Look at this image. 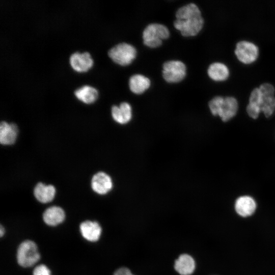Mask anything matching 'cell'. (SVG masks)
I'll list each match as a JSON object with an SVG mask.
<instances>
[{
  "mask_svg": "<svg viewBox=\"0 0 275 275\" xmlns=\"http://www.w3.org/2000/svg\"><path fill=\"white\" fill-rule=\"evenodd\" d=\"M173 25L184 37L198 35L202 30L204 19L199 7L190 3L179 8L176 12Z\"/></svg>",
  "mask_w": 275,
  "mask_h": 275,
  "instance_id": "1",
  "label": "cell"
},
{
  "mask_svg": "<svg viewBox=\"0 0 275 275\" xmlns=\"http://www.w3.org/2000/svg\"><path fill=\"white\" fill-rule=\"evenodd\" d=\"M208 107L213 116H218L223 122H227L236 115L239 103L234 96L216 95L209 100Z\"/></svg>",
  "mask_w": 275,
  "mask_h": 275,
  "instance_id": "2",
  "label": "cell"
},
{
  "mask_svg": "<svg viewBox=\"0 0 275 275\" xmlns=\"http://www.w3.org/2000/svg\"><path fill=\"white\" fill-rule=\"evenodd\" d=\"M170 35V31L165 25L152 23L147 25L143 32V43L150 48H156L160 46L162 41L168 39Z\"/></svg>",
  "mask_w": 275,
  "mask_h": 275,
  "instance_id": "3",
  "label": "cell"
},
{
  "mask_svg": "<svg viewBox=\"0 0 275 275\" xmlns=\"http://www.w3.org/2000/svg\"><path fill=\"white\" fill-rule=\"evenodd\" d=\"M16 259L18 264L22 267H30L35 265L40 259L36 243L31 240L22 241L18 247Z\"/></svg>",
  "mask_w": 275,
  "mask_h": 275,
  "instance_id": "4",
  "label": "cell"
},
{
  "mask_svg": "<svg viewBox=\"0 0 275 275\" xmlns=\"http://www.w3.org/2000/svg\"><path fill=\"white\" fill-rule=\"evenodd\" d=\"M234 54L239 62L249 65L258 60L260 55V49L253 41L241 40L236 43Z\"/></svg>",
  "mask_w": 275,
  "mask_h": 275,
  "instance_id": "5",
  "label": "cell"
},
{
  "mask_svg": "<svg viewBox=\"0 0 275 275\" xmlns=\"http://www.w3.org/2000/svg\"><path fill=\"white\" fill-rule=\"evenodd\" d=\"M108 55L115 63L126 66L130 65L136 58L137 50L132 45L122 42L110 48Z\"/></svg>",
  "mask_w": 275,
  "mask_h": 275,
  "instance_id": "6",
  "label": "cell"
},
{
  "mask_svg": "<svg viewBox=\"0 0 275 275\" xmlns=\"http://www.w3.org/2000/svg\"><path fill=\"white\" fill-rule=\"evenodd\" d=\"M186 70L185 64L181 61H168L162 65V77L169 83L179 82L186 76Z\"/></svg>",
  "mask_w": 275,
  "mask_h": 275,
  "instance_id": "7",
  "label": "cell"
},
{
  "mask_svg": "<svg viewBox=\"0 0 275 275\" xmlns=\"http://www.w3.org/2000/svg\"><path fill=\"white\" fill-rule=\"evenodd\" d=\"M258 87L263 96L261 112L266 118H269L275 112V87L269 82H264Z\"/></svg>",
  "mask_w": 275,
  "mask_h": 275,
  "instance_id": "8",
  "label": "cell"
},
{
  "mask_svg": "<svg viewBox=\"0 0 275 275\" xmlns=\"http://www.w3.org/2000/svg\"><path fill=\"white\" fill-rule=\"evenodd\" d=\"M91 187L97 194L104 195L113 189V182L109 175L103 172H99L93 176Z\"/></svg>",
  "mask_w": 275,
  "mask_h": 275,
  "instance_id": "9",
  "label": "cell"
},
{
  "mask_svg": "<svg viewBox=\"0 0 275 275\" xmlns=\"http://www.w3.org/2000/svg\"><path fill=\"white\" fill-rule=\"evenodd\" d=\"M69 63L73 70L83 72L88 70L93 64V60L88 52H75L69 58Z\"/></svg>",
  "mask_w": 275,
  "mask_h": 275,
  "instance_id": "10",
  "label": "cell"
},
{
  "mask_svg": "<svg viewBox=\"0 0 275 275\" xmlns=\"http://www.w3.org/2000/svg\"><path fill=\"white\" fill-rule=\"evenodd\" d=\"M111 115L118 124H127L132 118V107L127 102H122L119 105H113L111 108Z\"/></svg>",
  "mask_w": 275,
  "mask_h": 275,
  "instance_id": "11",
  "label": "cell"
},
{
  "mask_svg": "<svg viewBox=\"0 0 275 275\" xmlns=\"http://www.w3.org/2000/svg\"><path fill=\"white\" fill-rule=\"evenodd\" d=\"M79 231L81 236L90 242L97 241L102 234V228L96 221H85L80 223Z\"/></svg>",
  "mask_w": 275,
  "mask_h": 275,
  "instance_id": "12",
  "label": "cell"
},
{
  "mask_svg": "<svg viewBox=\"0 0 275 275\" xmlns=\"http://www.w3.org/2000/svg\"><path fill=\"white\" fill-rule=\"evenodd\" d=\"M207 72L211 80L217 82L226 81L230 75L229 67L225 63L219 61L211 63L208 67Z\"/></svg>",
  "mask_w": 275,
  "mask_h": 275,
  "instance_id": "13",
  "label": "cell"
},
{
  "mask_svg": "<svg viewBox=\"0 0 275 275\" xmlns=\"http://www.w3.org/2000/svg\"><path fill=\"white\" fill-rule=\"evenodd\" d=\"M256 208L255 200L249 196L239 197L236 200L234 204L236 213L244 217L252 215L256 211Z\"/></svg>",
  "mask_w": 275,
  "mask_h": 275,
  "instance_id": "14",
  "label": "cell"
},
{
  "mask_svg": "<svg viewBox=\"0 0 275 275\" xmlns=\"http://www.w3.org/2000/svg\"><path fill=\"white\" fill-rule=\"evenodd\" d=\"M194 258L187 254H182L176 259L174 263L175 270L180 275H191L196 269Z\"/></svg>",
  "mask_w": 275,
  "mask_h": 275,
  "instance_id": "15",
  "label": "cell"
},
{
  "mask_svg": "<svg viewBox=\"0 0 275 275\" xmlns=\"http://www.w3.org/2000/svg\"><path fill=\"white\" fill-rule=\"evenodd\" d=\"M42 217L46 225L53 227L64 222L65 218V213L61 207L53 206L48 207L44 211Z\"/></svg>",
  "mask_w": 275,
  "mask_h": 275,
  "instance_id": "16",
  "label": "cell"
},
{
  "mask_svg": "<svg viewBox=\"0 0 275 275\" xmlns=\"http://www.w3.org/2000/svg\"><path fill=\"white\" fill-rule=\"evenodd\" d=\"M18 128L14 123L3 121L0 124V142L3 145L13 144L16 140Z\"/></svg>",
  "mask_w": 275,
  "mask_h": 275,
  "instance_id": "17",
  "label": "cell"
},
{
  "mask_svg": "<svg viewBox=\"0 0 275 275\" xmlns=\"http://www.w3.org/2000/svg\"><path fill=\"white\" fill-rule=\"evenodd\" d=\"M150 79L141 74H135L129 79L128 86L130 90L134 94H141L150 87Z\"/></svg>",
  "mask_w": 275,
  "mask_h": 275,
  "instance_id": "18",
  "label": "cell"
},
{
  "mask_svg": "<svg viewBox=\"0 0 275 275\" xmlns=\"http://www.w3.org/2000/svg\"><path fill=\"white\" fill-rule=\"evenodd\" d=\"M56 188L52 185H45L38 183L34 189L36 199L40 203H47L53 200L56 195Z\"/></svg>",
  "mask_w": 275,
  "mask_h": 275,
  "instance_id": "19",
  "label": "cell"
},
{
  "mask_svg": "<svg viewBox=\"0 0 275 275\" xmlns=\"http://www.w3.org/2000/svg\"><path fill=\"white\" fill-rule=\"evenodd\" d=\"M75 97L86 104L94 102L98 98V92L96 88L89 85H84L74 92Z\"/></svg>",
  "mask_w": 275,
  "mask_h": 275,
  "instance_id": "20",
  "label": "cell"
},
{
  "mask_svg": "<svg viewBox=\"0 0 275 275\" xmlns=\"http://www.w3.org/2000/svg\"><path fill=\"white\" fill-rule=\"evenodd\" d=\"M33 275H51V271L45 264H39L33 270Z\"/></svg>",
  "mask_w": 275,
  "mask_h": 275,
  "instance_id": "21",
  "label": "cell"
},
{
  "mask_svg": "<svg viewBox=\"0 0 275 275\" xmlns=\"http://www.w3.org/2000/svg\"><path fill=\"white\" fill-rule=\"evenodd\" d=\"M113 275H134L131 270L126 267H122L117 269Z\"/></svg>",
  "mask_w": 275,
  "mask_h": 275,
  "instance_id": "22",
  "label": "cell"
},
{
  "mask_svg": "<svg viewBox=\"0 0 275 275\" xmlns=\"http://www.w3.org/2000/svg\"><path fill=\"white\" fill-rule=\"evenodd\" d=\"M5 233V228L1 225L0 227V235L1 237H3Z\"/></svg>",
  "mask_w": 275,
  "mask_h": 275,
  "instance_id": "23",
  "label": "cell"
}]
</instances>
